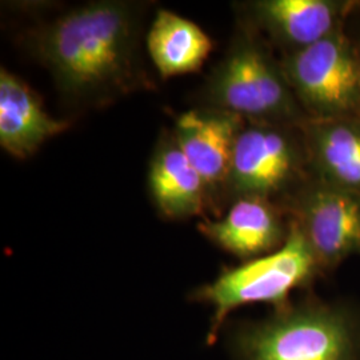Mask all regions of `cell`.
Masks as SVG:
<instances>
[{
  "label": "cell",
  "mask_w": 360,
  "mask_h": 360,
  "mask_svg": "<svg viewBox=\"0 0 360 360\" xmlns=\"http://www.w3.org/2000/svg\"><path fill=\"white\" fill-rule=\"evenodd\" d=\"M276 202L243 198L232 202L224 217L203 218L199 231L214 245L239 259H257L279 250L290 232V219Z\"/></svg>",
  "instance_id": "cell-10"
},
{
  "label": "cell",
  "mask_w": 360,
  "mask_h": 360,
  "mask_svg": "<svg viewBox=\"0 0 360 360\" xmlns=\"http://www.w3.org/2000/svg\"><path fill=\"white\" fill-rule=\"evenodd\" d=\"M200 107L229 111L248 123L300 127L309 117L266 41L243 23L200 90Z\"/></svg>",
  "instance_id": "cell-2"
},
{
  "label": "cell",
  "mask_w": 360,
  "mask_h": 360,
  "mask_svg": "<svg viewBox=\"0 0 360 360\" xmlns=\"http://www.w3.org/2000/svg\"><path fill=\"white\" fill-rule=\"evenodd\" d=\"M245 123L239 115L207 107L186 111L175 120L172 134L206 186L208 211L218 212L226 200L233 147Z\"/></svg>",
  "instance_id": "cell-8"
},
{
  "label": "cell",
  "mask_w": 360,
  "mask_h": 360,
  "mask_svg": "<svg viewBox=\"0 0 360 360\" xmlns=\"http://www.w3.org/2000/svg\"><path fill=\"white\" fill-rule=\"evenodd\" d=\"M281 206L306 238L321 271L360 254L359 193L314 176Z\"/></svg>",
  "instance_id": "cell-7"
},
{
  "label": "cell",
  "mask_w": 360,
  "mask_h": 360,
  "mask_svg": "<svg viewBox=\"0 0 360 360\" xmlns=\"http://www.w3.org/2000/svg\"><path fill=\"white\" fill-rule=\"evenodd\" d=\"M70 127L68 120L50 115L37 91L22 77L0 71V146L16 159H27Z\"/></svg>",
  "instance_id": "cell-11"
},
{
  "label": "cell",
  "mask_w": 360,
  "mask_h": 360,
  "mask_svg": "<svg viewBox=\"0 0 360 360\" xmlns=\"http://www.w3.org/2000/svg\"><path fill=\"white\" fill-rule=\"evenodd\" d=\"M319 272L322 271L306 238L290 220L287 240L279 250L223 271L214 282L199 287L191 295L196 302L212 307L207 343L217 339L233 309L255 303L284 306L291 291L309 283Z\"/></svg>",
  "instance_id": "cell-4"
},
{
  "label": "cell",
  "mask_w": 360,
  "mask_h": 360,
  "mask_svg": "<svg viewBox=\"0 0 360 360\" xmlns=\"http://www.w3.org/2000/svg\"><path fill=\"white\" fill-rule=\"evenodd\" d=\"M146 7L126 0L89 1L31 32L30 49L65 103L102 108L151 86L141 56Z\"/></svg>",
  "instance_id": "cell-1"
},
{
  "label": "cell",
  "mask_w": 360,
  "mask_h": 360,
  "mask_svg": "<svg viewBox=\"0 0 360 360\" xmlns=\"http://www.w3.org/2000/svg\"><path fill=\"white\" fill-rule=\"evenodd\" d=\"M146 46L163 79L199 71L212 51V40L200 27L168 10L156 13Z\"/></svg>",
  "instance_id": "cell-14"
},
{
  "label": "cell",
  "mask_w": 360,
  "mask_h": 360,
  "mask_svg": "<svg viewBox=\"0 0 360 360\" xmlns=\"http://www.w3.org/2000/svg\"><path fill=\"white\" fill-rule=\"evenodd\" d=\"M148 187L165 218L181 220L202 217L208 211L206 186L169 131L160 135L155 147Z\"/></svg>",
  "instance_id": "cell-12"
},
{
  "label": "cell",
  "mask_w": 360,
  "mask_h": 360,
  "mask_svg": "<svg viewBox=\"0 0 360 360\" xmlns=\"http://www.w3.org/2000/svg\"><path fill=\"white\" fill-rule=\"evenodd\" d=\"M281 65L309 119L360 117V52L343 27Z\"/></svg>",
  "instance_id": "cell-6"
},
{
  "label": "cell",
  "mask_w": 360,
  "mask_h": 360,
  "mask_svg": "<svg viewBox=\"0 0 360 360\" xmlns=\"http://www.w3.org/2000/svg\"><path fill=\"white\" fill-rule=\"evenodd\" d=\"M239 360H360L359 316L340 304L304 300L238 327Z\"/></svg>",
  "instance_id": "cell-3"
},
{
  "label": "cell",
  "mask_w": 360,
  "mask_h": 360,
  "mask_svg": "<svg viewBox=\"0 0 360 360\" xmlns=\"http://www.w3.org/2000/svg\"><path fill=\"white\" fill-rule=\"evenodd\" d=\"M307 168L300 127L247 122L233 147L226 200L287 198L309 180Z\"/></svg>",
  "instance_id": "cell-5"
},
{
  "label": "cell",
  "mask_w": 360,
  "mask_h": 360,
  "mask_svg": "<svg viewBox=\"0 0 360 360\" xmlns=\"http://www.w3.org/2000/svg\"><path fill=\"white\" fill-rule=\"evenodd\" d=\"M356 6V1L342 0H257L243 8L245 25L288 53L309 47L342 28Z\"/></svg>",
  "instance_id": "cell-9"
},
{
  "label": "cell",
  "mask_w": 360,
  "mask_h": 360,
  "mask_svg": "<svg viewBox=\"0 0 360 360\" xmlns=\"http://www.w3.org/2000/svg\"><path fill=\"white\" fill-rule=\"evenodd\" d=\"M300 129L315 178L360 193V117H309Z\"/></svg>",
  "instance_id": "cell-13"
}]
</instances>
